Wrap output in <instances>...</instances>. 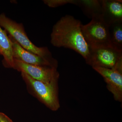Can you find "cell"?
<instances>
[{"mask_svg":"<svg viewBox=\"0 0 122 122\" xmlns=\"http://www.w3.org/2000/svg\"><path fill=\"white\" fill-rule=\"evenodd\" d=\"M76 0H44L43 2L48 7L56 8L67 4L75 5Z\"/></svg>","mask_w":122,"mask_h":122,"instance_id":"4fadbf2b","label":"cell"},{"mask_svg":"<svg viewBox=\"0 0 122 122\" xmlns=\"http://www.w3.org/2000/svg\"><path fill=\"white\" fill-rule=\"evenodd\" d=\"M93 68L104 78L107 88L113 95L115 100L122 102V72L115 69L99 66Z\"/></svg>","mask_w":122,"mask_h":122,"instance_id":"ba28073f","label":"cell"},{"mask_svg":"<svg viewBox=\"0 0 122 122\" xmlns=\"http://www.w3.org/2000/svg\"><path fill=\"white\" fill-rule=\"evenodd\" d=\"M102 18L108 25L122 21V1L102 0Z\"/></svg>","mask_w":122,"mask_h":122,"instance_id":"9c48e42d","label":"cell"},{"mask_svg":"<svg viewBox=\"0 0 122 122\" xmlns=\"http://www.w3.org/2000/svg\"><path fill=\"white\" fill-rule=\"evenodd\" d=\"M0 26L25 49L44 57L53 58L47 47H38L30 41L22 24L16 22L2 13L0 14Z\"/></svg>","mask_w":122,"mask_h":122,"instance_id":"3957f363","label":"cell"},{"mask_svg":"<svg viewBox=\"0 0 122 122\" xmlns=\"http://www.w3.org/2000/svg\"><path fill=\"white\" fill-rule=\"evenodd\" d=\"M86 63L92 67L99 66L122 72V51L112 46L91 49L90 58Z\"/></svg>","mask_w":122,"mask_h":122,"instance_id":"5b68a950","label":"cell"},{"mask_svg":"<svg viewBox=\"0 0 122 122\" xmlns=\"http://www.w3.org/2000/svg\"><path fill=\"white\" fill-rule=\"evenodd\" d=\"M14 61V69L26 74L35 80L47 83L58 81L59 75L57 68L29 65L15 59Z\"/></svg>","mask_w":122,"mask_h":122,"instance_id":"8992f818","label":"cell"},{"mask_svg":"<svg viewBox=\"0 0 122 122\" xmlns=\"http://www.w3.org/2000/svg\"><path fill=\"white\" fill-rule=\"evenodd\" d=\"M76 5L80 7L89 18L102 16V0H76Z\"/></svg>","mask_w":122,"mask_h":122,"instance_id":"8fae6325","label":"cell"},{"mask_svg":"<svg viewBox=\"0 0 122 122\" xmlns=\"http://www.w3.org/2000/svg\"><path fill=\"white\" fill-rule=\"evenodd\" d=\"M11 41L13 59L33 65L49 66L57 68L58 62L53 58H48L39 56L25 49L15 39L9 35Z\"/></svg>","mask_w":122,"mask_h":122,"instance_id":"52a82bcc","label":"cell"},{"mask_svg":"<svg viewBox=\"0 0 122 122\" xmlns=\"http://www.w3.org/2000/svg\"><path fill=\"white\" fill-rule=\"evenodd\" d=\"M0 26V54L4 58L3 64L7 68H14V61L10 39L7 32Z\"/></svg>","mask_w":122,"mask_h":122,"instance_id":"30bf717a","label":"cell"},{"mask_svg":"<svg viewBox=\"0 0 122 122\" xmlns=\"http://www.w3.org/2000/svg\"><path fill=\"white\" fill-rule=\"evenodd\" d=\"M0 122H13L7 115L0 112Z\"/></svg>","mask_w":122,"mask_h":122,"instance_id":"5bb4252c","label":"cell"},{"mask_svg":"<svg viewBox=\"0 0 122 122\" xmlns=\"http://www.w3.org/2000/svg\"><path fill=\"white\" fill-rule=\"evenodd\" d=\"M22 79L30 94L52 111L60 107L58 98V82L44 83L34 79L25 73H21Z\"/></svg>","mask_w":122,"mask_h":122,"instance_id":"7a4b0ae2","label":"cell"},{"mask_svg":"<svg viewBox=\"0 0 122 122\" xmlns=\"http://www.w3.org/2000/svg\"><path fill=\"white\" fill-rule=\"evenodd\" d=\"M82 25L79 20L71 15L62 17L53 26L51 43L55 47L74 51L86 62L90 58L91 49L83 35Z\"/></svg>","mask_w":122,"mask_h":122,"instance_id":"6da1fadb","label":"cell"},{"mask_svg":"<svg viewBox=\"0 0 122 122\" xmlns=\"http://www.w3.org/2000/svg\"><path fill=\"white\" fill-rule=\"evenodd\" d=\"M81 30L90 49L111 46L109 26L105 22L102 16L94 18L88 24L82 25Z\"/></svg>","mask_w":122,"mask_h":122,"instance_id":"277c9868","label":"cell"},{"mask_svg":"<svg viewBox=\"0 0 122 122\" xmlns=\"http://www.w3.org/2000/svg\"><path fill=\"white\" fill-rule=\"evenodd\" d=\"M109 32L112 46L122 51V21L109 25Z\"/></svg>","mask_w":122,"mask_h":122,"instance_id":"7c38bea8","label":"cell"}]
</instances>
